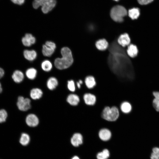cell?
<instances>
[{"instance_id": "obj_19", "label": "cell", "mask_w": 159, "mask_h": 159, "mask_svg": "<svg viewBox=\"0 0 159 159\" xmlns=\"http://www.w3.org/2000/svg\"><path fill=\"white\" fill-rule=\"evenodd\" d=\"M127 52L130 57L134 58L137 55L138 50L136 46L133 44H130L128 46Z\"/></svg>"}, {"instance_id": "obj_35", "label": "cell", "mask_w": 159, "mask_h": 159, "mask_svg": "<svg viewBox=\"0 0 159 159\" xmlns=\"http://www.w3.org/2000/svg\"><path fill=\"white\" fill-rule=\"evenodd\" d=\"M153 152L159 155V148L155 147L152 149Z\"/></svg>"}, {"instance_id": "obj_28", "label": "cell", "mask_w": 159, "mask_h": 159, "mask_svg": "<svg viewBox=\"0 0 159 159\" xmlns=\"http://www.w3.org/2000/svg\"><path fill=\"white\" fill-rule=\"evenodd\" d=\"M7 117V113L4 109L0 110V123H2L6 121Z\"/></svg>"}, {"instance_id": "obj_36", "label": "cell", "mask_w": 159, "mask_h": 159, "mask_svg": "<svg viewBox=\"0 0 159 159\" xmlns=\"http://www.w3.org/2000/svg\"><path fill=\"white\" fill-rule=\"evenodd\" d=\"M4 69L0 67V79L1 78L4 76Z\"/></svg>"}, {"instance_id": "obj_24", "label": "cell", "mask_w": 159, "mask_h": 159, "mask_svg": "<svg viewBox=\"0 0 159 159\" xmlns=\"http://www.w3.org/2000/svg\"><path fill=\"white\" fill-rule=\"evenodd\" d=\"M37 74V71L36 69L31 68L28 69L26 72V75L27 77L30 80L34 79Z\"/></svg>"}, {"instance_id": "obj_8", "label": "cell", "mask_w": 159, "mask_h": 159, "mask_svg": "<svg viewBox=\"0 0 159 159\" xmlns=\"http://www.w3.org/2000/svg\"><path fill=\"white\" fill-rule=\"evenodd\" d=\"M82 136L79 133H74L70 138V143L74 147H77L82 143Z\"/></svg>"}, {"instance_id": "obj_32", "label": "cell", "mask_w": 159, "mask_h": 159, "mask_svg": "<svg viewBox=\"0 0 159 159\" xmlns=\"http://www.w3.org/2000/svg\"><path fill=\"white\" fill-rule=\"evenodd\" d=\"M13 3L18 5H21L25 2V0H11Z\"/></svg>"}, {"instance_id": "obj_30", "label": "cell", "mask_w": 159, "mask_h": 159, "mask_svg": "<svg viewBox=\"0 0 159 159\" xmlns=\"http://www.w3.org/2000/svg\"><path fill=\"white\" fill-rule=\"evenodd\" d=\"M153 107L157 112H159V100L155 98L153 101Z\"/></svg>"}, {"instance_id": "obj_39", "label": "cell", "mask_w": 159, "mask_h": 159, "mask_svg": "<svg viewBox=\"0 0 159 159\" xmlns=\"http://www.w3.org/2000/svg\"><path fill=\"white\" fill-rule=\"evenodd\" d=\"M2 91V89L1 87V85L0 82V93H1Z\"/></svg>"}, {"instance_id": "obj_12", "label": "cell", "mask_w": 159, "mask_h": 159, "mask_svg": "<svg viewBox=\"0 0 159 159\" xmlns=\"http://www.w3.org/2000/svg\"><path fill=\"white\" fill-rule=\"evenodd\" d=\"M31 140L30 135L26 132H22L19 137V142L23 146H26L29 143Z\"/></svg>"}, {"instance_id": "obj_22", "label": "cell", "mask_w": 159, "mask_h": 159, "mask_svg": "<svg viewBox=\"0 0 159 159\" xmlns=\"http://www.w3.org/2000/svg\"><path fill=\"white\" fill-rule=\"evenodd\" d=\"M140 10L138 8H133L129 9L128 14L129 16L132 19H137L140 15Z\"/></svg>"}, {"instance_id": "obj_20", "label": "cell", "mask_w": 159, "mask_h": 159, "mask_svg": "<svg viewBox=\"0 0 159 159\" xmlns=\"http://www.w3.org/2000/svg\"><path fill=\"white\" fill-rule=\"evenodd\" d=\"M95 46L96 48L99 50L103 51L107 48L108 46V43L105 39H102L96 42Z\"/></svg>"}, {"instance_id": "obj_4", "label": "cell", "mask_w": 159, "mask_h": 159, "mask_svg": "<svg viewBox=\"0 0 159 159\" xmlns=\"http://www.w3.org/2000/svg\"><path fill=\"white\" fill-rule=\"evenodd\" d=\"M17 105L20 110L26 111L31 107V100L29 98L19 96L18 98Z\"/></svg>"}, {"instance_id": "obj_7", "label": "cell", "mask_w": 159, "mask_h": 159, "mask_svg": "<svg viewBox=\"0 0 159 159\" xmlns=\"http://www.w3.org/2000/svg\"><path fill=\"white\" fill-rule=\"evenodd\" d=\"M56 4V0H48L42 6V12L44 14L48 13L55 7Z\"/></svg>"}, {"instance_id": "obj_10", "label": "cell", "mask_w": 159, "mask_h": 159, "mask_svg": "<svg viewBox=\"0 0 159 159\" xmlns=\"http://www.w3.org/2000/svg\"><path fill=\"white\" fill-rule=\"evenodd\" d=\"M117 42L121 46L125 47L130 44V38L127 34L124 33L119 36Z\"/></svg>"}, {"instance_id": "obj_9", "label": "cell", "mask_w": 159, "mask_h": 159, "mask_svg": "<svg viewBox=\"0 0 159 159\" xmlns=\"http://www.w3.org/2000/svg\"><path fill=\"white\" fill-rule=\"evenodd\" d=\"M36 42L35 37L29 33L26 34L22 39V42L25 46L30 47Z\"/></svg>"}, {"instance_id": "obj_13", "label": "cell", "mask_w": 159, "mask_h": 159, "mask_svg": "<svg viewBox=\"0 0 159 159\" xmlns=\"http://www.w3.org/2000/svg\"><path fill=\"white\" fill-rule=\"evenodd\" d=\"M80 101L79 97L77 95L71 94L69 95L67 98V101L70 105L76 106L79 103Z\"/></svg>"}, {"instance_id": "obj_2", "label": "cell", "mask_w": 159, "mask_h": 159, "mask_svg": "<svg viewBox=\"0 0 159 159\" xmlns=\"http://www.w3.org/2000/svg\"><path fill=\"white\" fill-rule=\"evenodd\" d=\"M127 11L123 6L117 5L111 9L110 16L113 20L118 22H121L123 20V18L127 14Z\"/></svg>"}, {"instance_id": "obj_37", "label": "cell", "mask_w": 159, "mask_h": 159, "mask_svg": "<svg viewBox=\"0 0 159 159\" xmlns=\"http://www.w3.org/2000/svg\"><path fill=\"white\" fill-rule=\"evenodd\" d=\"M71 159H80V158L78 156L76 155H74L73 156Z\"/></svg>"}, {"instance_id": "obj_26", "label": "cell", "mask_w": 159, "mask_h": 159, "mask_svg": "<svg viewBox=\"0 0 159 159\" xmlns=\"http://www.w3.org/2000/svg\"><path fill=\"white\" fill-rule=\"evenodd\" d=\"M110 153L108 150L105 149L102 152L98 153L97 157V159H107Z\"/></svg>"}, {"instance_id": "obj_6", "label": "cell", "mask_w": 159, "mask_h": 159, "mask_svg": "<svg viewBox=\"0 0 159 159\" xmlns=\"http://www.w3.org/2000/svg\"><path fill=\"white\" fill-rule=\"evenodd\" d=\"M25 121L27 125L30 127H35L39 123L38 117L35 114L32 113L29 114L26 116Z\"/></svg>"}, {"instance_id": "obj_33", "label": "cell", "mask_w": 159, "mask_h": 159, "mask_svg": "<svg viewBox=\"0 0 159 159\" xmlns=\"http://www.w3.org/2000/svg\"><path fill=\"white\" fill-rule=\"evenodd\" d=\"M150 159H159V155L153 152L151 154Z\"/></svg>"}, {"instance_id": "obj_11", "label": "cell", "mask_w": 159, "mask_h": 159, "mask_svg": "<svg viewBox=\"0 0 159 159\" xmlns=\"http://www.w3.org/2000/svg\"><path fill=\"white\" fill-rule=\"evenodd\" d=\"M83 99L85 103L87 105H93L96 102L95 96L90 93H87L84 94Z\"/></svg>"}, {"instance_id": "obj_31", "label": "cell", "mask_w": 159, "mask_h": 159, "mask_svg": "<svg viewBox=\"0 0 159 159\" xmlns=\"http://www.w3.org/2000/svg\"><path fill=\"white\" fill-rule=\"evenodd\" d=\"M154 0H137L138 3L142 5H146L152 2Z\"/></svg>"}, {"instance_id": "obj_16", "label": "cell", "mask_w": 159, "mask_h": 159, "mask_svg": "<svg viewBox=\"0 0 159 159\" xmlns=\"http://www.w3.org/2000/svg\"><path fill=\"white\" fill-rule=\"evenodd\" d=\"M12 77L14 82L16 83H20L23 80L24 76L22 72L19 70H16L13 73Z\"/></svg>"}, {"instance_id": "obj_14", "label": "cell", "mask_w": 159, "mask_h": 159, "mask_svg": "<svg viewBox=\"0 0 159 159\" xmlns=\"http://www.w3.org/2000/svg\"><path fill=\"white\" fill-rule=\"evenodd\" d=\"M42 90L39 88H35L32 89L30 92V95L32 99L34 100L39 99L43 95Z\"/></svg>"}, {"instance_id": "obj_15", "label": "cell", "mask_w": 159, "mask_h": 159, "mask_svg": "<svg viewBox=\"0 0 159 159\" xmlns=\"http://www.w3.org/2000/svg\"><path fill=\"white\" fill-rule=\"evenodd\" d=\"M99 136L100 138L102 140L107 141L110 138L111 133L110 131L108 129L104 128L100 131Z\"/></svg>"}, {"instance_id": "obj_23", "label": "cell", "mask_w": 159, "mask_h": 159, "mask_svg": "<svg viewBox=\"0 0 159 159\" xmlns=\"http://www.w3.org/2000/svg\"><path fill=\"white\" fill-rule=\"evenodd\" d=\"M120 108L121 111L123 113L127 114L131 112L132 107L129 102L125 101L122 103L120 105Z\"/></svg>"}, {"instance_id": "obj_3", "label": "cell", "mask_w": 159, "mask_h": 159, "mask_svg": "<svg viewBox=\"0 0 159 159\" xmlns=\"http://www.w3.org/2000/svg\"><path fill=\"white\" fill-rule=\"evenodd\" d=\"M119 112L117 108L115 106L111 107L107 106L103 109L102 117L104 120L109 121H114L118 118Z\"/></svg>"}, {"instance_id": "obj_40", "label": "cell", "mask_w": 159, "mask_h": 159, "mask_svg": "<svg viewBox=\"0 0 159 159\" xmlns=\"http://www.w3.org/2000/svg\"><path fill=\"white\" fill-rule=\"evenodd\" d=\"M78 82L81 85L83 83V82L81 80H79Z\"/></svg>"}, {"instance_id": "obj_1", "label": "cell", "mask_w": 159, "mask_h": 159, "mask_svg": "<svg viewBox=\"0 0 159 159\" xmlns=\"http://www.w3.org/2000/svg\"><path fill=\"white\" fill-rule=\"evenodd\" d=\"M61 53L62 57L56 58L54 61V64L57 69H63L71 65L73 62V59L71 50L68 47L62 48Z\"/></svg>"}, {"instance_id": "obj_21", "label": "cell", "mask_w": 159, "mask_h": 159, "mask_svg": "<svg viewBox=\"0 0 159 159\" xmlns=\"http://www.w3.org/2000/svg\"><path fill=\"white\" fill-rule=\"evenodd\" d=\"M85 82L86 87L89 89L92 88L96 84L95 78L91 76L86 77Z\"/></svg>"}, {"instance_id": "obj_5", "label": "cell", "mask_w": 159, "mask_h": 159, "mask_svg": "<svg viewBox=\"0 0 159 159\" xmlns=\"http://www.w3.org/2000/svg\"><path fill=\"white\" fill-rule=\"evenodd\" d=\"M56 48L55 44L53 42L47 41L42 46V53L46 57H50L54 53Z\"/></svg>"}, {"instance_id": "obj_41", "label": "cell", "mask_w": 159, "mask_h": 159, "mask_svg": "<svg viewBox=\"0 0 159 159\" xmlns=\"http://www.w3.org/2000/svg\"><path fill=\"white\" fill-rule=\"evenodd\" d=\"M114 0L115 1H118L119 0Z\"/></svg>"}, {"instance_id": "obj_29", "label": "cell", "mask_w": 159, "mask_h": 159, "mask_svg": "<svg viewBox=\"0 0 159 159\" xmlns=\"http://www.w3.org/2000/svg\"><path fill=\"white\" fill-rule=\"evenodd\" d=\"M67 87L68 90L72 92H74L75 90V86L74 81L72 80L68 81Z\"/></svg>"}, {"instance_id": "obj_34", "label": "cell", "mask_w": 159, "mask_h": 159, "mask_svg": "<svg viewBox=\"0 0 159 159\" xmlns=\"http://www.w3.org/2000/svg\"><path fill=\"white\" fill-rule=\"evenodd\" d=\"M153 94L155 98L159 100V92L154 91Z\"/></svg>"}, {"instance_id": "obj_17", "label": "cell", "mask_w": 159, "mask_h": 159, "mask_svg": "<svg viewBox=\"0 0 159 159\" xmlns=\"http://www.w3.org/2000/svg\"><path fill=\"white\" fill-rule=\"evenodd\" d=\"M24 56L27 60L32 61L35 59L37 56L36 52L34 50H25L24 52Z\"/></svg>"}, {"instance_id": "obj_18", "label": "cell", "mask_w": 159, "mask_h": 159, "mask_svg": "<svg viewBox=\"0 0 159 159\" xmlns=\"http://www.w3.org/2000/svg\"><path fill=\"white\" fill-rule=\"evenodd\" d=\"M58 84L57 79L55 77H51L47 81V86L49 89L52 90L56 88Z\"/></svg>"}, {"instance_id": "obj_25", "label": "cell", "mask_w": 159, "mask_h": 159, "mask_svg": "<svg viewBox=\"0 0 159 159\" xmlns=\"http://www.w3.org/2000/svg\"><path fill=\"white\" fill-rule=\"evenodd\" d=\"M41 67L42 69L45 72L50 71L52 68V64L51 62L48 60H45L41 64Z\"/></svg>"}, {"instance_id": "obj_27", "label": "cell", "mask_w": 159, "mask_h": 159, "mask_svg": "<svg viewBox=\"0 0 159 159\" xmlns=\"http://www.w3.org/2000/svg\"><path fill=\"white\" fill-rule=\"evenodd\" d=\"M48 0H34L32 2L34 8L37 9L40 6H42Z\"/></svg>"}, {"instance_id": "obj_38", "label": "cell", "mask_w": 159, "mask_h": 159, "mask_svg": "<svg viewBox=\"0 0 159 159\" xmlns=\"http://www.w3.org/2000/svg\"><path fill=\"white\" fill-rule=\"evenodd\" d=\"M77 87L79 88H80L81 87V84L78 82H77Z\"/></svg>"}]
</instances>
